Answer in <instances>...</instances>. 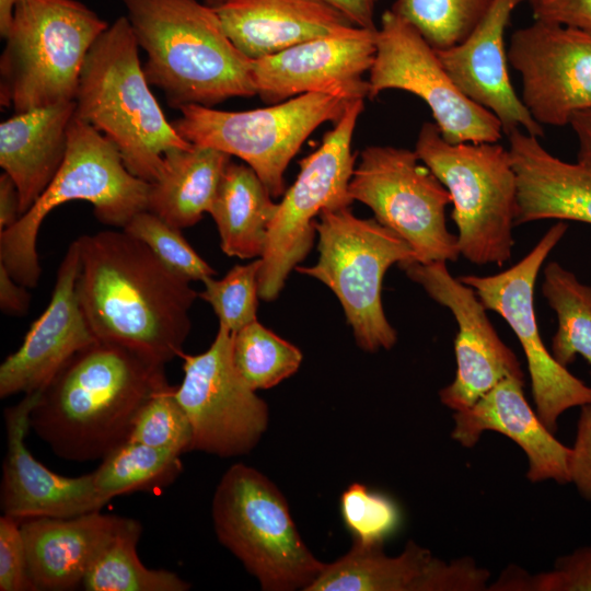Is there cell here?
<instances>
[{
    "label": "cell",
    "instance_id": "1",
    "mask_svg": "<svg viewBox=\"0 0 591 591\" xmlns=\"http://www.w3.org/2000/svg\"><path fill=\"white\" fill-rule=\"evenodd\" d=\"M77 241L76 290L96 339L162 363L181 357L198 297L190 281L124 230L83 234Z\"/></svg>",
    "mask_w": 591,
    "mask_h": 591
},
{
    "label": "cell",
    "instance_id": "2",
    "mask_svg": "<svg viewBox=\"0 0 591 591\" xmlns=\"http://www.w3.org/2000/svg\"><path fill=\"white\" fill-rule=\"evenodd\" d=\"M165 363L96 340L74 354L40 391L30 429L65 460H103L129 440L146 402L170 384Z\"/></svg>",
    "mask_w": 591,
    "mask_h": 591
},
{
    "label": "cell",
    "instance_id": "3",
    "mask_svg": "<svg viewBox=\"0 0 591 591\" xmlns=\"http://www.w3.org/2000/svg\"><path fill=\"white\" fill-rule=\"evenodd\" d=\"M136 40L146 54L150 85L179 109L213 107L256 95L252 60L227 35L215 10L200 0H123Z\"/></svg>",
    "mask_w": 591,
    "mask_h": 591
},
{
    "label": "cell",
    "instance_id": "4",
    "mask_svg": "<svg viewBox=\"0 0 591 591\" xmlns=\"http://www.w3.org/2000/svg\"><path fill=\"white\" fill-rule=\"evenodd\" d=\"M127 16H119L86 55L74 97L76 116L117 148L135 176L152 183L164 153L192 143L169 123L152 94Z\"/></svg>",
    "mask_w": 591,
    "mask_h": 591
},
{
    "label": "cell",
    "instance_id": "5",
    "mask_svg": "<svg viewBox=\"0 0 591 591\" xmlns=\"http://www.w3.org/2000/svg\"><path fill=\"white\" fill-rule=\"evenodd\" d=\"M150 183L132 175L102 132L79 117L68 128V148L51 183L8 230L0 232V263L27 288L37 286L40 265L36 243L40 225L56 207L84 200L104 224L124 228L147 210Z\"/></svg>",
    "mask_w": 591,
    "mask_h": 591
},
{
    "label": "cell",
    "instance_id": "6",
    "mask_svg": "<svg viewBox=\"0 0 591 591\" xmlns=\"http://www.w3.org/2000/svg\"><path fill=\"white\" fill-rule=\"evenodd\" d=\"M77 0H21L0 56V104L14 113L74 101L86 55L108 27Z\"/></svg>",
    "mask_w": 591,
    "mask_h": 591
},
{
    "label": "cell",
    "instance_id": "7",
    "mask_svg": "<svg viewBox=\"0 0 591 591\" xmlns=\"http://www.w3.org/2000/svg\"><path fill=\"white\" fill-rule=\"evenodd\" d=\"M415 152L451 195L461 255L476 265L509 262L518 207L509 150L498 142L449 143L426 121Z\"/></svg>",
    "mask_w": 591,
    "mask_h": 591
},
{
    "label": "cell",
    "instance_id": "8",
    "mask_svg": "<svg viewBox=\"0 0 591 591\" xmlns=\"http://www.w3.org/2000/svg\"><path fill=\"white\" fill-rule=\"evenodd\" d=\"M211 514L220 544L265 591H306L324 567L301 538L280 489L252 466L225 471Z\"/></svg>",
    "mask_w": 591,
    "mask_h": 591
},
{
    "label": "cell",
    "instance_id": "9",
    "mask_svg": "<svg viewBox=\"0 0 591 591\" xmlns=\"http://www.w3.org/2000/svg\"><path fill=\"white\" fill-rule=\"evenodd\" d=\"M315 228L318 259L296 269L334 292L362 350L391 349L397 334L384 313L382 283L392 265L416 262L412 247L374 218L356 217L349 207L322 211Z\"/></svg>",
    "mask_w": 591,
    "mask_h": 591
},
{
    "label": "cell",
    "instance_id": "10",
    "mask_svg": "<svg viewBox=\"0 0 591 591\" xmlns=\"http://www.w3.org/2000/svg\"><path fill=\"white\" fill-rule=\"evenodd\" d=\"M352 101L343 93L314 92L241 112L186 105L172 125L193 144L241 159L276 198L286 192L285 172L303 142L322 124L336 123Z\"/></svg>",
    "mask_w": 591,
    "mask_h": 591
},
{
    "label": "cell",
    "instance_id": "11",
    "mask_svg": "<svg viewBox=\"0 0 591 591\" xmlns=\"http://www.w3.org/2000/svg\"><path fill=\"white\" fill-rule=\"evenodd\" d=\"M364 100L349 103L317 149L300 160L294 183L286 189L269 225L260 257L258 294L275 300L293 268L311 251L316 234L315 218L324 210L349 207V182L356 166L351 151L354 132Z\"/></svg>",
    "mask_w": 591,
    "mask_h": 591
},
{
    "label": "cell",
    "instance_id": "12",
    "mask_svg": "<svg viewBox=\"0 0 591 591\" xmlns=\"http://www.w3.org/2000/svg\"><path fill=\"white\" fill-rule=\"evenodd\" d=\"M349 195L412 247L416 262H456L457 236L447 227L448 189L408 149L369 146L360 152Z\"/></svg>",
    "mask_w": 591,
    "mask_h": 591
},
{
    "label": "cell",
    "instance_id": "13",
    "mask_svg": "<svg viewBox=\"0 0 591 591\" xmlns=\"http://www.w3.org/2000/svg\"><path fill=\"white\" fill-rule=\"evenodd\" d=\"M375 57L369 71V99L386 90H402L421 99L449 143L498 142L502 126L485 107L467 99L454 84L434 48L407 21L391 10L375 33Z\"/></svg>",
    "mask_w": 591,
    "mask_h": 591
},
{
    "label": "cell",
    "instance_id": "14",
    "mask_svg": "<svg viewBox=\"0 0 591 591\" xmlns=\"http://www.w3.org/2000/svg\"><path fill=\"white\" fill-rule=\"evenodd\" d=\"M568 230L554 224L519 263L496 275H465L459 279L472 287L487 310L498 313L511 327L524 351L535 410L555 432L559 417L569 408L591 402V386L560 364L538 333L534 287L544 260Z\"/></svg>",
    "mask_w": 591,
    "mask_h": 591
},
{
    "label": "cell",
    "instance_id": "15",
    "mask_svg": "<svg viewBox=\"0 0 591 591\" xmlns=\"http://www.w3.org/2000/svg\"><path fill=\"white\" fill-rule=\"evenodd\" d=\"M233 333L219 325L210 347L185 355L175 396L193 429L192 451L220 457L250 453L269 422L266 402L241 376L232 358Z\"/></svg>",
    "mask_w": 591,
    "mask_h": 591
},
{
    "label": "cell",
    "instance_id": "16",
    "mask_svg": "<svg viewBox=\"0 0 591 591\" xmlns=\"http://www.w3.org/2000/svg\"><path fill=\"white\" fill-rule=\"evenodd\" d=\"M398 266L431 299L448 308L457 323L455 376L439 392L444 406L453 412L466 409L503 379L523 378L520 361L497 334L476 291L454 278L447 262Z\"/></svg>",
    "mask_w": 591,
    "mask_h": 591
},
{
    "label": "cell",
    "instance_id": "17",
    "mask_svg": "<svg viewBox=\"0 0 591 591\" xmlns=\"http://www.w3.org/2000/svg\"><path fill=\"white\" fill-rule=\"evenodd\" d=\"M507 54L540 125L564 127L591 109V32L535 21L512 33Z\"/></svg>",
    "mask_w": 591,
    "mask_h": 591
},
{
    "label": "cell",
    "instance_id": "18",
    "mask_svg": "<svg viewBox=\"0 0 591 591\" xmlns=\"http://www.w3.org/2000/svg\"><path fill=\"white\" fill-rule=\"evenodd\" d=\"M376 30L351 26L252 60V79L264 102L276 104L314 92L369 97Z\"/></svg>",
    "mask_w": 591,
    "mask_h": 591
},
{
    "label": "cell",
    "instance_id": "19",
    "mask_svg": "<svg viewBox=\"0 0 591 591\" xmlns=\"http://www.w3.org/2000/svg\"><path fill=\"white\" fill-rule=\"evenodd\" d=\"M79 262L74 240L58 267L48 305L0 366L1 398L43 390L74 354L97 340L77 296Z\"/></svg>",
    "mask_w": 591,
    "mask_h": 591
},
{
    "label": "cell",
    "instance_id": "20",
    "mask_svg": "<svg viewBox=\"0 0 591 591\" xmlns=\"http://www.w3.org/2000/svg\"><path fill=\"white\" fill-rule=\"evenodd\" d=\"M484 569L470 557L450 561L408 541L397 556L383 545L354 542L344 556L324 564L306 591H478Z\"/></svg>",
    "mask_w": 591,
    "mask_h": 591
},
{
    "label": "cell",
    "instance_id": "21",
    "mask_svg": "<svg viewBox=\"0 0 591 591\" xmlns=\"http://www.w3.org/2000/svg\"><path fill=\"white\" fill-rule=\"evenodd\" d=\"M40 391L24 395L21 402L4 410L7 452L2 466L1 510L19 521L101 511L108 501L96 489L93 472L78 477L59 475L28 451L25 437L30 414Z\"/></svg>",
    "mask_w": 591,
    "mask_h": 591
},
{
    "label": "cell",
    "instance_id": "22",
    "mask_svg": "<svg viewBox=\"0 0 591 591\" xmlns=\"http://www.w3.org/2000/svg\"><path fill=\"white\" fill-rule=\"evenodd\" d=\"M525 0H493V4L471 35L445 49H434L443 68L471 101L490 111L505 135L522 129L543 137L544 129L517 95L508 72L505 31L512 11Z\"/></svg>",
    "mask_w": 591,
    "mask_h": 591
},
{
    "label": "cell",
    "instance_id": "23",
    "mask_svg": "<svg viewBox=\"0 0 591 591\" xmlns=\"http://www.w3.org/2000/svg\"><path fill=\"white\" fill-rule=\"evenodd\" d=\"M523 383V378H506L471 407L454 412L451 437L462 447L473 448L485 431L502 433L528 456L526 478L531 483H570V448L558 441L532 409Z\"/></svg>",
    "mask_w": 591,
    "mask_h": 591
},
{
    "label": "cell",
    "instance_id": "24",
    "mask_svg": "<svg viewBox=\"0 0 591 591\" xmlns=\"http://www.w3.org/2000/svg\"><path fill=\"white\" fill-rule=\"evenodd\" d=\"M127 520L101 511L22 520L27 571L34 590L65 591L82 586L93 561Z\"/></svg>",
    "mask_w": 591,
    "mask_h": 591
},
{
    "label": "cell",
    "instance_id": "25",
    "mask_svg": "<svg viewBox=\"0 0 591 591\" xmlns=\"http://www.w3.org/2000/svg\"><path fill=\"white\" fill-rule=\"evenodd\" d=\"M215 10L251 60L355 26L328 0H227Z\"/></svg>",
    "mask_w": 591,
    "mask_h": 591
},
{
    "label": "cell",
    "instance_id": "26",
    "mask_svg": "<svg viewBox=\"0 0 591 591\" xmlns=\"http://www.w3.org/2000/svg\"><path fill=\"white\" fill-rule=\"evenodd\" d=\"M507 137L518 188L515 225L544 219L591 224V162H565L522 129Z\"/></svg>",
    "mask_w": 591,
    "mask_h": 591
},
{
    "label": "cell",
    "instance_id": "27",
    "mask_svg": "<svg viewBox=\"0 0 591 591\" xmlns=\"http://www.w3.org/2000/svg\"><path fill=\"white\" fill-rule=\"evenodd\" d=\"M74 101L15 113L0 125V166L14 181L25 213L59 171Z\"/></svg>",
    "mask_w": 591,
    "mask_h": 591
},
{
    "label": "cell",
    "instance_id": "28",
    "mask_svg": "<svg viewBox=\"0 0 591 591\" xmlns=\"http://www.w3.org/2000/svg\"><path fill=\"white\" fill-rule=\"evenodd\" d=\"M231 158L193 143L166 151L159 176L150 183L147 210L177 229L193 227L209 213Z\"/></svg>",
    "mask_w": 591,
    "mask_h": 591
},
{
    "label": "cell",
    "instance_id": "29",
    "mask_svg": "<svg viewBox=\"0 0 591 591\" xmlns=\"http://www.w3.org/2000/svg\"><path fill=\"white\" fill-rule=\"evenodd\" d=\"M245 163L227 165L209 213L228 256L260 258L278 202Z\"/></svg>",
    "mask_w": 591,
    "mask_h": 591
},
{
    "label": "cell",
    "instance_id": "30",
    "mask_svg": "<svg viewBox=\"0 0 591 591\" xmlns=\"http://www.w3.org/2000/svg\"><path fill=\"white\" fill-rule=\"evenodd\" d=\"M141 524L128 518L126 524L101 552L86 572L88 591H187L190 584L165 569L146 567L137 553Z\"/></svg>",
    "mask_w": 591,
    "mask_h": 591
},
{
    "label": "cell",
    "instance_id": "31",
    "mask_svg": "<svg viewBox=\"0 0 591 591\" xmlns=\"http://www.w3.org/2000/svg\"><path fill=\"white\" fill-rule=\"evenodd\" d=\"M182 454L128 440L93 472L99 493L111 501L116 496L161 491L182 473Z\"/></svg>",
    "mask_w": 591,
    "mask_h": 591
},
{
    "label": "cell",
    "instance_id": "32",
    "mask_svg": "<svg viewBox=\"0 0 591 591\" xmlns=\"http://www.w3.org/2000/svg\"><path fill=\"white\" fill-rule=\"evenodd\" d=\"M542 292L557 316L552 355L564 367L580 355L591 366V286L551 262L543 271Z\"/></svg>",
    "mask_w": 591,
    "mask_h": 591
},
{
    "label": "cell",
    "instance_id": "33",
    "mask_svg": "<svg viewBox=\"0 0 591 591\" xmlns=\"http://www.w3.org/2000/svg\"><path fill=\"white\" fill-rule=\"evenodd\" d=\"M232 358L244 381L254 391L276 386L294 374L301 350L257 320L233 333Z\"/></svg>",
    "mask_w": 591,
    "mask_h": 591
},
{
    "label": "cell",
    "instance_id": "34",
    "mask_svg": "<svg viewBox=\"0 0 591 591\" xmlns=\"http://www.w3.org/2000/svg\"><path fill=\"white\" fill-rule=\"evenodd\" d=\"M493 0H395L391 11L412 24L434 49L465 40Z\"/></svg>",
    "mask_w": 591,
    "mask_h": 591
},
{
    "label": "cell",
    "instance_id": "35",
    "mask_svg": "<svg viewBox=\"0 0 591 591\" xmlns=\"http://www.w3.org/2000/svg\"><path fill=\"white\" fill-rule=\"evenodd\" d=\"M123 230L146 244L171 271L189 281H202L216 274L185 240L181 229L149 210L136 213Z\"/></svg>",
    "mask_w": 591,
    "mask_h": 591
},
{
    "label": "cell",
    "instance_id": "36",
    "mask_svg": "<svg viewBox=\"0 0 591 591\" xmlns=\"http://www.w3.org/2000/svg\"><path fill=\"white\" fill-rule=\"evenodd\" d=\"M260 258L245 265L233 266L221 279L205 278L198 297L208 302L219 325L232 333L256 321L258 306V273Z\"/></svg>",
    "mask_w": 591,
    "mask_h": 591
},
{
    "label": "cell",
    "instance_id": "37",
    "mask_svg": "<svg viewBox=\"0 0 591 591\" xmlns=\"http://www.w3.org/2000/svg\"><path fill=\"white\" fill-rule=\"evenodd\" d=\"M129 440L179 454L192 451V425L175 396V386L169 385L146 402Z\"/></svg>",
    "mask_w": 591,
    "mask_h": 591
},
{
    "label": "cell",
    "instance_id": "38",
    "mask_svg": "<svg viewBox=\"0 0 591 591\" xmlns=\"http://www.w3.org/2000/svg\"><path fill=\"white\" fill-rule=\"evenodd\" d=\"M340 513L354 542L383 545L401 522L397 505L389 497L354 483L340 496Z\"/></svg>",
    "mask_w": 591,
    "mask_h": 591
},
{
    "label": "cell",
    "instance_id": "39",
    "mask_svg": "<svg viewBox=\"0 0 591 591\" xmlns=\"http://www.w3.org/2000/svg\"><path fill=\"white\" fill-rule=\"evenodd\" d=\"M0 590H34L27 571L21 521L5 514L0 518Z\"/></svg>",
    "mask_w": 591,
    "mask_h": 591
},
{
    "label": "cell",
    "instance_id": "40",
    "mask_svg": "<svg viewBox=\"0 0 591 591\" xmlns=\"http://www.w3.org/2000/svg\"><path fill=\"white\" fill-rule=\"evenodd\" d=\"M531 591H591V544L560 556L552 570L532 575Z\"/></svg>",
    "mask_w": 591,
    "mask_h": 591
},
{
    "label": "cell",
    "instance_id": "41",
    "mask_svg": "<svg viewBox=\"0 0 591 591\" xmlns=\"http://www.w3.org/2000/svg\"><path fill=\"white\" fill-rule=\"evenodd\" d=\"M569 475L570 483L591 503V402L581 406L575 442L570 448Z\"/></svg>",
    "mask_w": 591,
    "mask_h": 591
},
{
    "label": "cell",
    "instance_id": "42",
    "mask_svg": "<svg viewBox=\"0 0 591 591\" xmlns=\"http://www.w3.org/2000/svg\"><path fill=\"white\" fill-rule=\"evenodd\" d=\"M535 21L591 32V0H531Z\"/></svg>",
    "mask_w": 591,
    "mask_h": 591
},
{
    "label": "cell",
    "instance_id": "43",
    "mask_svg": "<svg viewBox=\"0 0 591 591\" xmlns=\"http://www.w3.org/2000/svg\"><path fill=\"white\" fill-rule=\"evenodd\" d=\"M26 289L0 263V308L4 314L21 316L27 313L31 296Z\"/></svg>",
    "mask_w": 591,
    "mask_h": 591
},
{
    "label": "cell",
    "instance_id": "44",
    "mask_svg": "<svg viewBox=\"0 0 591 591\" xmlns=\"http://www.w3.org/2000/svg\"><path fill=\"white\" fill-rule=\"evenodd\" d=\"M21 217L20 194L12 177L0 175V232L8 230Z\"/></svg>",
    "mask_w": 591,
    "mask_h": 591
},
{
    "label": "cell",
    "instance_id": "45",
    "mask_svg": "<svg viewBox=\"0 0 591 591\" xmlns=\"http://www.w3.org/2000/svg\"><path fill=\"white\" fill-rule=\"evenodd\" d=\"M341 11L350 22L361 28L376 30L375 9L378 0H328Z\"/></svg>",
    "mask_w": 591,
    "mask_h": 591
},
{
    "label": "cell",
    "instance_id": "46",
    "mask_svg": "<svg viewBox=\"0 0 591 591\" xmlns=\"http://www.w3.org/2000/svg\"><path fill=\"white\" fill-rule=\"evenodd\" d=\"M569 125L579 144L577 160L591 162V109L576 113Z\"/></svg>",
    "mask_w": 591,
    "mask_h": 591
},
{
    "label": "cell",
    "instance_id": "47",
    "mask_svg": "<svg viewBox=\"0 0 591 591\" xmlns=\"http://www.w3.org/2000/svg\"><path fill=\"white\" fill-rule=\"evenodd\" d=\"M21 0H0V35L4 39L14 16V11Z\"/></svg>",
    "mask_w": 591,
    "mask_h": 591
},
{
    "label": "cell",
    "instance_id": "48",
    "mask_svg": "<svg viewBox=\"0 0 591 591\" xmlns=\"http://www.w3.org/2000/svg\"><path fill=\"white\" fill-rule=\"evenodd\" d=\"M200 1L209 7L217 8L227 0H200Z\"/></svg>",
    "mask_w": 591,
    "mask_h": 591
},
{
    "label": "cell",
    "instance_id": "49",
    "mask_svg": "<svg viewBox=\"0 0 591 591\" xmlns=\"http://www.w3.org/2000/svg\"><path fill=\"white\" fill-rule=\"evenodd\" d=\"M528 1H531V0H528Z\"/></svg>",
    "mask_w": 591,
    "mask_h": 591
}]
</instances>
